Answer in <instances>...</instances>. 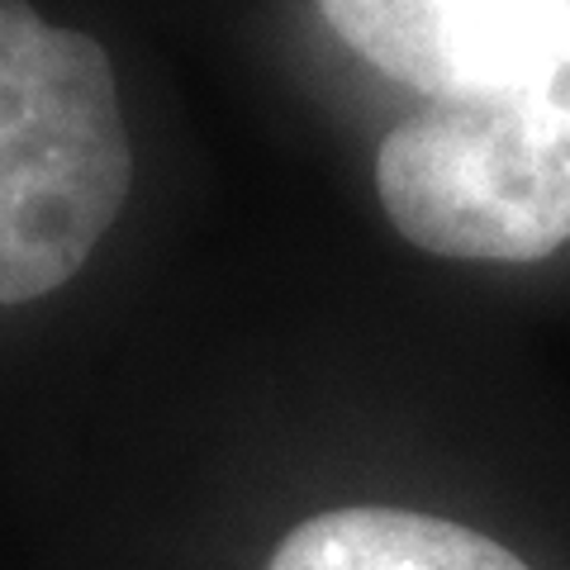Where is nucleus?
I'll return each mask as SVG.
<instances>
[{
	"label": "nucleus",
	"mask_w": 570,
	"mask_h": 570,
	"mask_svg": "<svg viewBox=\"0 0 570 570\" xmlns=\"http://www.w3.org/2000/svg\"><path fill=\"white\" fill-rule=\"evenodd\" d=\"M400 234L433 257L542 262L570 243V0H542L532 58L499 96L423 105L376 153Z\"/></svg>",
	"instance_id": "nucleus-1"
},
{
	"label": "nucleus",
	"mask_w": 570,
	"mask_h": 570,
	"mask_svg": "<svg viewBox=\"0 0 570 570\" xmlns=\"http://www.w3.org/2000/svg\"><path fill=\"white\" fill-rule=\"evenodd\" d=\"M115 67L81 29L0 0V305L58 291L129 200Z\"/></svg>",
	"instance_id": "nucleus-2"
},
{
	"label": "nucleus",
	"mask_w": 570,
	"mask_h": 570,
	"mask_svg": "<svg viewBox=\"0 0 570 570\" xmlns=\"http://www.w3.org/2000/svg\"><path fill=\"white\" fill-rule=\"evenodd\" d=\"M318 10L356 58L428 105L499 96L542 33V0H318Z\"/></svg>",
	"instance_id": "nucleus-3"
},
{
	"label": "nucleus",
	"mask_w": 570,
	"mask_h": 570,
	"mask_svg": "<svg viewBox=\"0 0 570 570\" xmlns=\"http://www.w3.org/2000/svg\"><path fill=\"white\" fill-rule=\"evenodd\" d=\"M266 570H532L466 523L409 509H328L285 532Z\"/></svg>",
	"instance_id": "nucleus-4"
}]
</instances>
